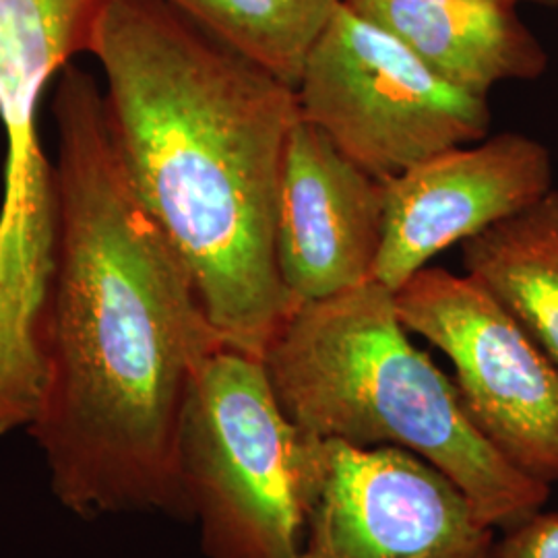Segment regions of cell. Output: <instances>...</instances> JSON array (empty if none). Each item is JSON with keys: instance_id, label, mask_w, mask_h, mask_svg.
I'll return each mask as SVG.
<instances>
[{"instance_id": "obj_6", "label": "cell", "mask_w": 558, "mask_h": 558, "mask_svg": "<svg viewBox=\"0 0 558 558\" xmlns=\"http://www.w3.org/2000/svg\"><path fill=\"white\" fill-rule=\"evenodd\" d=\"M403 327L456 368L461 401L505 458L558 480V366L482 281L426 267L396 292Z\"/></svg>"}, {"instance_id": "obj_12", "label": "cell", "mask_w": 558, "mask_h": 558, "mask_svg": "<svg viewBox=\"0 0 558 558\" xmlns=\"http://www.w3.org/2000/svg\"><path fill=\"white\" fill-rule=\"evenodd\" d=\"M296 87L302 64L341 0H166Z\"/></svg>"}, {"instance_id": "obj_7", "label": "cell", "mask_w": 558, "mask_h": 558, "mask_svg": "<svg viewBox=\"0 0 558 558\" xmlns=\"http://www.w3.org/2000/svg\"><path fill=\"white\" fill-rule=\"evenodd\" d=\"M493 544L495 530L424 459L393 447L323 440L296 558H488Z\"/></svg>"}, {"instance_id": "obj_10", "label": "cell", "mask_w": 558, "mask_h": 558, "mask_svg": "<svg viewBox=\"0 0 558 558\" xmlns=\"http://www.w3.org/2000/svg\"><path fill=\"white\" fill-rule=\"evenodd\" d=\"M408 46L433 71L478 96L507 81H534L548 52L515 0H341Z\"/></svg>"}, {"instance_id": "obj_4", "label": "cell", "mask_w": 558, "mask_h": 558, "mask_svg": "<svg viewBox=\"0 0 558 558\" xmlns=\"http://www.w3.org/2000/svg\"><path fill=\"white\" fill-rule=\"evenodd\" d=\"M323 440L283 412L263 360L223 345L182 403L179 472L209 558H296Z\"/></svg>"}, {"instance_id": "obj_8", "label": "cell", "mask_w": 558, "mask_h": 558, "mask_svg": "<svg viewBox=\"0 0 558 558\" xmlns=\"http://www.w3.org/2000/svg\"><path fill=\"white\" fill-rule=\"evenodd\" d=\"M553 179L550 151L539 141L502 133L383 180V242L373 279L398 292L445 248L542 199Z\"/></svg>"}, {"instance_id": "obj_1", "label": "cell", "mask_w": 558, "mask_h": 558, "mask_svg": "<svg viewBox=\"0 0 558 558\" xmlns=\"http://www.w3.org/2000/svg\"><path fill=\"white\" fill-rule=\"evenodd\" d=\"M59 244L44 389L27 426L75 515L191 519L179 424L203 360L226 345L189 267L145 211L110 137L104 94L73 62L52 96Z\"/></svg>"}, {"instance_id": "obj_14", "label": "cell", "mask_w": 558, "mask_h": 558, "mask_svg": "<svg viewBox=\"0 0 558 558\" xmlns=\"http://www.w3.org/2000/svg\"><path fill=\"white\" fill-rule=\"evenodd\" d=\"M518 4H523V2H530V4H538V7H544V9H558V0H515Z\"/></svg>"}, {"instance_id": "obj_9", "label": "cell", "mask_w": 558, "mask_h": 558, "mask_svg": "<svg viewBox=\"0 0 558 558\" xmlns=\"http://www.w3.org/2000/svg\"><path fill=\"white\" fill-rule=\"evenodd\" d=\"M383 214V180L300 117L286 145L276 221V263L290 296L315 302L371 281Z\"/></svg>"}, {"instance_id": "obj_13", "label": "cell", "mask_w": 558, "mask_h": 558, "mask_svg": "<svg viewBox=\"0 0 558 558\" xmlns=\"http://www.w3.org/2000/svg\"><path fill=\"white\" fill-rule=\"evenodd\" d=\"M488 558H558V511H536L502 530Z\"/></svg>"}, {"instance_id": "obj_11", "label": "cell", "mask_w": 558, "mask_h": 558, "mask_svg": "<svg viewBox=\"0 0 558 558\" xmlns=\"http://www.w3.org/2000/svg\"><path fill=\"white\" fill-rule=\"evenodd\" d=\"M482 281L558 366V191L461 244Z\"/></svg>"}, {"instance_id": "obj_2", "label": "cell", "mask_w": 558, "mask_h": 558, "mask_svg": "<svg viewBox=\"0 0 558 558\" xmlns=\"http://www.w3.org/2000/svg\"><path fill=\"white\" fill-rule=\"evenodd\" d=\"M89 54L124 177L228 348L263 359L300 304L276 221L296 87L166 0H106Z\"/></svg>"}, {"instance_id": "obj_3", "label": "cell", "mask_w": 558, "mask_h": 558, "mask_svg": "<svg viewBox=\"0 0 558 558\" xmlns=\"http://www.w3.org/2000/svg\"><path fill=\"white\" fill-rule=\"evenodd\" d=\"M260 360L300 430L359 449L414 453L451 480L493 530L518 525L550 497V484L519 470L484 437L456 380L408 339L396 292L375 279L302 302Z\"/></svg>"}, {"instance_id": "obj_5", "label": "cell", "mask_w": 558, "mask_h": 558, "mask_svg": "<svg viewBox=\"0 0 558 558\" xmlns=\"http://www.w3.org/2000/svg\"><path fill=\"white\" fill-rule=\"evenodd\" d=\"M300 117L375 179L486 140V96L445 80L343 2L311 46L296 83Z\"/></svg>"}]
</instances>
